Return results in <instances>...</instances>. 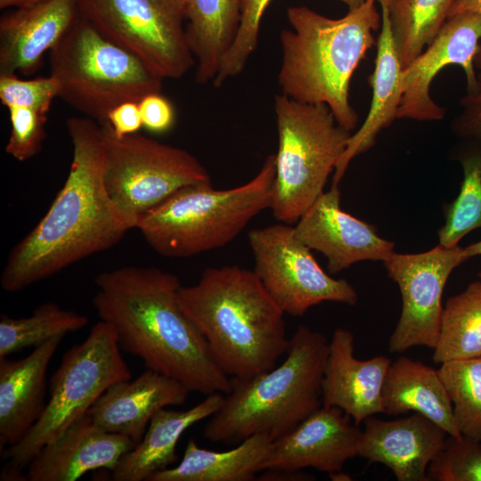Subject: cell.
<instances>
[{
  "label": "cell",
  "mask_w": 481,
  "mask_h": 481,
  "mask_svg": "<svg viewBox=\"0 0 481 481\" xmlns=\"http://www.w3.org/2000/svg\"><path fill=\"white\" fill-rule=\"evenodd\" d=\"M93 306L110 323L119 347L147 369L205 395L227 394L231 378L179 300L176 275L157 267L123 266L99 273Z\"/></svg>",
  "instance_id": "1"
},
{
  "label": "cell",
  "mask_w": 481,
  "mask_h": 481,
  "mask_svg": "<svg viewBox=\"0 0 481 481\" xmlns=\"http://www.w3.org/2000/svg\"><path fill=\"white\" fill-rule=\"evenodd\" d=\"M67 130L72 161L67 179L45 215L11 250L1 288L18 292L118 244L128 231L103 181L101 125L71 117Z\"/></svg>",
  "instance_id": "2"
},
{
  "label": "cell",
  "mask_w": 481,
  "mask_h": 481,
  "mask_svg": "<svg viewBox=\"0 0 481 481\" xmlns=\"http://www.w3.org/2000/svg\"><path fill=\"white\" fill-rule=\"evenodd\" d=\"M179 300L205 338L221 370L248 379L273 369L285 355L284 313L254 271L206 268L197 283L181 286Z\"/></svg>",
  "instance_id": "3"
},
{
  "label": "cell",
  "mask_w": 481,
  "mask_h": 481,
  "mask_svg": "<svg viewBox=\"0 0 481 481\" xmlns=\"http://www.w3.org/2000/svg\"><path fill=\"white\" fill-rule=\"evenodd\" d=\"M376 0H366L339 19L323 16L306 6H290L292 29L280 33L281 94L295 101L330 109L339 126L352 132L358 115L349 101L352 75L375 44L373 31L381 25Z\"/></svg>",
  "instance_id": "4"
},
{
  "label": "cell",
  "mask_w": 481,
  "mask_h": 481,
  "mask_svg": "<svg viewBox=\"0 0 481 481\" xmlns=\"http://www.w3.org/2000/svg\"><path fill=\"white\" fill-rule=\"evenodd\" d=\"M328 354L323 334L298 326L279 365L251 378H231L232 388L203 436L213 443L238 444L254 435L273 441L288 434L322 406Z\"/></svg>",
  "instance_id": "5"
},
{
  "label": "cell",
  "mask_w": 481,
  "mask_h": 481,
  "mask_svg": "<svg viewBox=\"0 0 481 481\" xmlns=\"http://www.w3.org/2000/svg\"><path fill=\"white\" fill-rule=\"evenodd\" d=\"M274 154L248 183L216 190L211 183L183 187L150 210L137 229L166 257H189L232 241L258 214L270 208Z\"/></svg>",
  "instance_id": "6"
},
{
  "label": "cell",
  "mask_w": 481,
  "mask_h": 481,
  "mask_svg": "<svg viewBox=\"0 0 481 481\" xmlns=\"http://www.w3.org/2000/svg\"><path fill=\"white\" fill-rule=\"evenodd\" d=\"M49 59L58 97L99 124L107 122L117 105L138 102L162 90L164 79L79 14L50 51Z\"/></svg>",
  "instance_id": "7"
},
{
  "label": "cell",
  "mask_w": 481,
  "mask_h": 481,
  "mask_svg": "<svg viewBox=\"0 0 481 481\" xmlns=\"http://www.w3.org/2000/svg\"><path fill=\"white\" fill-rule=\"evenodd\" d=\"M278 151L270 209L295 224L324 192L352 132L338 125L328 105L274 97Z\"/></svg>",
  "instance_id": "8"
},
{
  "label": "cell",
  "mask_w": 481,
  "mask_h": 481,
  "mask_svg": "<svg viewBox=\"0 0 481 481\" xmlns=\"http://www.w3.org/2000/svg\"><path fill=\"white\" fill-rule=\"evenodd\" d=\"M113 327L100 320L82 342L66 351L50 379V397L29 433L9 446L4 457L9 466H28L48 443L87 413L112 384L130 379Z\"/></svg>",
  "instance_id": "9"
},
{
  "label": "cell",
  "mask_w": 481,
  "mask_h": 481,
  "mask_svg": "<svg viewBox=\"0 0 481 481\" xmlns=\"http://www.w3.org/2000/svg\"><path fill=\"white\" fill-rule=\"evenodd\" d=\"M100 125L105 188L128 230L178 190L211 183L188 151L137 133L118 137L107 122Z\"/></svg>",
  "instance_id": "10"
},
{
  "label": "cell",
  "mask_w": 481,
  "mask_h": 481,
  "mask_svg": "<svg viewBox=\"0 0 481 481\" xmlns=\"http://www.w3.org/2000/svg\"><path fill=\"white\" fill-rule=\"evenodd\" d=\"M78 14L162 79L183 77L195 59L186 31V0H77Z\"/></svg>",
  "instance_id": "11"
},
{
  "label": "cell",
  "mask_w": 481,
  "mask_h": 481,
  "mask_svg": "<svg viewBox=\"0 0 481 481\" xmlns=\"http://www.w3.org/2000/svg\"><path fill=\"white\" fill-rule=\"evenodd\" d=\"M254 273L284 314L302 316L311 307L330 301L355 306L358 295L345 279L325 273L311 249L281 223L249 232Z\"/></svg>",
  "instance_id": "12"
},
{
  "label": "cell",
  "mask_w": 481,
  "mask_h": 481,
  "mask_svg": "<svg viewBox=\"0 0 481 481\" xmlns=\"http://www.w3.org/2000/svg\"><path fill=\"white\" fill-rule=\"evenodd\" d=\"M469 258L459 245L440 244L421 253L394 252L384 263L402 296V312L388 349L402 353L412 346L434 349L443 312L442 297L452 271Z\"/></svg>",
  "instance_id": "13"
},
{
  "label": "cell",
  "mask_w": 481,
  "mask_h": 481,
  "mask_svg": "<svg viewBox=\"0 0 481 481\" xmlns=\"http://www.w3.org/2000/svg\"><path fill=\"white\" fill-rule=\"evenodd\" d=\"M481 17L462 12L447 18L432 42L403 70L402 99L397 118L419 121L440 120L444 110L430 96V84L445 66L457 64L463 69L467 92L477 86L475 59L481 45Z\"/></svg>",
  "instance_id": "14"
},
{
  "label": "cell",
  "mask_w": 481,
  "mask_h": 481,
  "mask_svg": "<svg viewBox=\"0 0 481 481\" xmlns=\"http://www.w3.org/2000/svg\"><path fill=\"white\" fill-rule=\"evenodd\" d=\"M293 226L303 243L327 258L330 273L361 261L385 262L395 252L373 225L342 210L338 185L323 192Z\"/></svg>",
  "instance_id": "15"
},
{
  "label": "cell",
  "mask_w": 481,
  "mask_h": 481,
  "mask_svg": "<svg viewBox=\"0 0 481 481\" xmlns=\"http://www.w3.org/2000/svg\"><path fill=\"white\" fill-rule=\"evenodd\" d=\"M335 406L322 405L283 436L272 441L262 471L314 468L328 474L341 471L358 456L359 426Z\"/></svg>",
  "instance_id": "16"
},
{
  "label": "cell",
  "mask_w": 481,
  "mask_h": 481,
  "mask_svg": "<svg viewBox=\"0 0 481 481\" xmlns=\"http://www.w3.org/2000/svg\"><path fill=\"white\" fill-rule=\"evenodd\" d=\"M362 430L358 456L381 463L398 481H428L430 463L444 449L448 434L422 414L381 420L370 416Z\"/></svg>",
  "instance_id": "17"
},
{
  "label": "cell",
  "mask_w": 481,
  "mask_h": 481,
  "mask_svg": "<svg viewBox=\"0 0 481 481\" xmlns=\"http://www.w3.org/2000/svg\"><path fill=\"white\" fill-rule=\"evenodd\" d=\"M135 446L129 437L102 429L86 413L36 454L25 478L76 481L91 470L112 471Z\"/></svg>",
  "instance_id": "18"
},
{
  "label": "cell",
  "mask_w": 481,
  "mask_h": 481,
  "mask_svg": "<svg viewBox=\"0 0 481 481\" xmlns=\"http://www.w3.org/2000/svg\"><path fill=\"white\" fill-rule=\"evenodd\" d=\"M78 15L77 0H43L0 17V74L30 76Z\"/></svg>",
  "instance_id": "19"
},
{
  "label": "cell",
  "mask_w": 481,
  "mask_h": 481,
  "mask_svg": "<svg viewBox=\"0 0 481 481\" xmlns=\"http://www.w3.org/2000/svg\"><path fill=\"white\" fill-rule=\"evenodd\" d=\"M354 348L353 333L337 328L329 342L322 402L341 409L359 426L383 412L382 388L391 361L384 355L358 360Z\"/></svg>",
  "instance_id": "20"
},
{
  "label": "cell",
  "mask_w": 481,
  "mask_h": 481,
  "mask_svg": "<svg viewBox=\"0 0 481 481\" xmlns=\"http://www.w3.org/2000/svg\"><path fill=\"white\" fill-rule=\"evenodd\" d=\"M190 393L180 381L147 369L135 379L110 386L87 413L102 429L137 444L158 412L184 404Z\"/></svg>",
  "instance_id": "21"
},
{
  "label": "cell",
  "mask_w": 481,
  "mask_h": 481,
  "mask_svg": "<svg viewBox=\"0 0 481 481\" xmlns=\"http://www.w3.org/2000/svg\"><path fill=\"white\" fill-rule=\"evenodd\" d=\"M64 336L34 347L24 358L0 357V445L18 444L45 408V375Z\"/></svg>",
  "instance_id": "22"
},
{
  "label": "cell",
  "mask_w": 481,
  "mask_h": 481,
  "mask_svg": "<svg viewBox=\"0 0 481 481\" xmlns=\"http://www.w3.org/2000/svg\"><path fill=\"white\" fill-rule=\"evenodd\" d=\"M381 9V29L377 39V56L369 84L372 89L371 107L363 125L351 134L346 148L333 174L338 185L350 162L370 150L380 131L397 118L402 99L403 65L394 40L387 0H378Z\"/></svg>",
  "instance_id": "23"
},
{
  "label": "cell",
  "mask_w": 481,
  "mask_h": 481,
  "mask_svg": "<svg viewBox=\"0 0 481 481\" xmlns=\"http://www.w3.org/2000/svg\"><path fill=\"white\" fill-rule=\"evenodd\" d=\"M222 393L206 395L186 411L164 408L151 420L142 440L126 452L111 471L115 481H146L177 460L176 444L183 432L192 425L211 417L222 406Z\"/></svg>",
  "instance_id": "24"
},
{
  "label": "cell",
  "mask_w": 481,
  "mask_h": 481,
  "mask_svg": "<svg viewBox=\"0 0 481 481\" xmlns=\"http://www.w3.org/2000/svg\"><path fill=\"white\" fill-rule=\"evenodd\" d=\"M383 412L420 413L442 428L449 436L461 438L452 406L437 370L405 356L391 363L382 388Z\"/></svg>",
  "instance_id": "25"
},
{
  "label": "cell",
  "mask_w": 481,
  "mask_h": 481,
  "mask_svg": "<svg viewBox=\"0 0 481 481\" xmlns=\"http://www.w3.org/2000/svg\"><path fill=\"white\" fill-rule=\"evenodd\" d=\"M240 23V0H186L185 31L195 82H213Z\"/></svg>",
  "instance_id": "26"
},
{
  "label": "cell",
  "mask_w": 481,
  "mask_h": 481,
  "mask_svg": "<svg viewBox=\"0 0 481 481\" xmlns=\"http://www.w3.org/2000/svg\"><path fill=\"white\" fill-rule=\"evenodd\" d=\"M272 440L254 435L225 452L201 448L188 440L181 462L151 474L146 481H250L262 471Z\"/></svg>",
  "instance_id": "27"
},
{
  "label": "cell",
  "mask_w": 481,
  "mask_h": 481,
  "mask_svg": "<svg viewBox=\"0 0 481 481\" xmlns=\"http://www.w3.org/2000/svg\"><path fill=\"white\" fill-rule=\"evenodd\" d=\"M433 350L438 364L481 356L480 279L446 300Z\"/></svg>",
  "instance_id": "28"
},
{
  "label": "cell",
  "mask_w": 481,
  "mask_h": 481,
  "mask_svg": "<svg viewBox=\"0 0 481 481\" xmlns=\"http://www.w3.org/2000/svg\"><path fill=\"white\" fill-rule=\"evenodd\" d=\"M453 157L463 172L460 192L444 208V224L438 230V244L457 246L475 229L481 228V142L461 139Z\"/></svg>",
  "instance_id": "29"
},
{
  "label": "cell",
  "mask_w": 481,
  "mask_h": 481,
  "mask_svg": "<svg viewBox=\"0 0 481 481\" xmlns=\"http://www.w3.org/2000/svg\"><path fill=\"white\" fill-rule=\"evenodd\" d=\"M399 57L405 69L428 46L448 18L455 0H387Z\"/></svg>",
  "instance_id": "30"
},
{
  "label": "cell",
  "mask_w": 481,
  "mask_h": 481,
  "mask_svg": "<svg viewBox=\"0 0 481 481\" xmlns=\"http://www.w3.org/2000/svg\"><path fill=\"white\" fill-rule=\"evenodd\" d=\"M88 323L86 316L47 302L28 317L0 316V357L37 346L45 341L79 330Z\"/></svg>",
  "instance_id": "31"
},
{
  "label": "cell",
  "mask_w": 481,
  "mask_h": 481,
  "mask_svg": "<svg viewBox=\"0 0 481 481\" xmlns=\"http://www.w3.org/2000/svg\"><path fill=\"white\" fill-rule=\"evenodd\" d=\"M461 436L481 443V356L446 362L437 370Z\"/></svg>",
  "instance_id": "32"
},
{
  "label": "cell",
  "mask_w": 481,
  "mask_h": 481,
  "mask_svg": "<svg viewBox=\"0 0 481 481\" xmlns=\"http://www.w3.org/2000/svg\"><path fill=\"white\" fill-rule=\"evenodd\" d=\"M273 0H240V23L235 40L224 56L213 80L216 87L240 74L250 55L255 52L266 8Z\"/></svg>",
  "instance_id": "33"
},
{
  "label": "cell",
  "mask_w": 481,
  "mask_h": 481,
  "mask_svg": "<svg viewBox=\"0 0 481 481\" xmlns=\"http://www.w3.org/2000/svg\"><path fill=\"white\" fill-rule=\"evenodd\" d=\"M428 477L435 481H481V443L448 436Z\"/></svg>",
  "instance_id": "34"
},
{
  "label": "cell",
  "mask_w": 481,
  "mask_h": 481,
  "mask_svg": "<svg viewBox=\"0 0 481 481\" xmlns=\"http://www.w3.org/2000/svg\"><path fill=\"white\" fill-rule=\"evenodd\" d=\"M58 92V83L51 75L22 79L17 74H0V100L6 108L24 107L47 115Z\"/></svg>",
  "instance_id": "35"
},
{
  "label": "cell",
  "mask_w": 481,
  "mask_h": 481,
  "mask_svg": "<svg viewBox=\"0 0 481 481\" xmlns=\"http://www.w3.org/2000/svg\"><path fill=\"white\" fill-rule=\"evenodd\" d=\"M7 109L11 133L5 152L19 161H26L42 149L46 137L45 126L47 115L24 107L12 106Z\"/></svg>",
  "instance_id": "36"
},
{
  "label": "cell",
  "mask_w": 481,
  "mask_h": 481,
  "mask_svg": "<svg viewBox=\"0 0 481 481\" xmlns=\"http://www.w3.org/2000/svg\"><path fill=\"white\" fill-rule=\"evenodd\" d=\"M462 111L454 118L452 130L461 139L481 142V74L477 86L461 100Z\"/></svg>",
  "instance_id": "37"
},
{
  "label": "cell",
  "mask_w": 481,
  "mask_h": 481,
  "mask_svg": "<svg viewBox=\"0 0 481 481\" xmlns=\"http://www.w3.org/2000/svg\"><path fill=\"white\" fill-rule=\"evenodd\" d=\"M143 126L153 133L169 130L175 122L171 102L161 93H153L138 102Z\"/></svg>",
  "instance_id": "38"
},
{
  "label": "cell",
  "mask_w": 481,
  "mask_h": 481,
  "mask_svg": "<svg viewBox=\"0 0 481 481\" xmlns=\"http://www.w3.org/2000/svg\"><path fill=\"white\" fill-rule=\"evenodd\" d=\"M107 123L118 137L133 135L143 126L137 102H126L114 107L107 116Z\"/></svg>",
  "instance_id": "39"
},
{
  "label": "cell",
  "mask_w": 481,
  "mask_h": 481,
  "mask_svg": "<svg viewBox=\"0 0 481 481\" xmlns=\"http://www.w3.org/2000/svg\"><path fill=\"white\" fill-rule=\"evenodd\" d=\"M312 476L303 472L302 470H264L258 480L262 481H299L310 480Z\"/></svg>",
  "instance_id": "40"
},
{
  "label": "cell",
  "mask_w": 481,
  "mask_h": 481,
  "mask_svg": "<svg viewBox=\"0 0 481 481\" xmlns=\"http://www.w3.org/2000/svg\"><path fill=\"white\" fill-rule=\"evenodd\" d=\"M462 12H473L481 17V0H455L448 17ZM475 64L481 69V47L475 59Z\"/></svg>",
  "instance_id": "41"
},
{
  "label": "cell",
  "mask_w": 481,
  "mask_h": 481,
  "mask_svg": "<svg viewBox=\"0 0 481 481\" xmlns=\"http://www.w3.org/2000/svg\"><path fill=\"white\" fill-rule=\"evenodd\" d=\"M43 0H0V9L7 10L29 5Z\"/></svg>",
  "instance_id": "42"
},
{
  "label": "cell",
  "mask_w": 481,
  "mask_h": 481,
  "mask_svg": "<svg viewBox=\"0 0 481 481\" xmlns=\"http://www.w3.org/2000/svg\"><path fill=\"white\" fill-rule=\"evenodd\" d=\"M465 256L469 259L474 257L481 256V240L463 248ZM481 280V273H478Z\"/></svg>",
  "instance_id": "43"
},
{
  "label": "cell",
  "mask_w": 481,
  "mask_h": 481,
  "mask_svg": "<svg viewBox=\"0 0 481 481\" xmlns=\"http://www.w3.org/2000/svg\"><path fill=\"white\" fill-rule=\"evenodd\" d=\"M338 1L345 4L347 6L348 11H351L362 5L366 0H338Z\"/></svg>",
  "instance_id": "44"
},
{
  "label": "cell",
  "mask_w": 481,
  "mask_h": 481,
  "mask_svg": "<svg viewBox=\"0 0 481 481\" xmlns=\"http://www.w3.org/2000/svg\"><path fill=\"white\" fill-rule=\"evenodd\" d=\"M329 476L332 480H351L348 475L343 474L341 471L330 473Z\"/></svg>",
  "instance_id": "45"
}]
</instances>
